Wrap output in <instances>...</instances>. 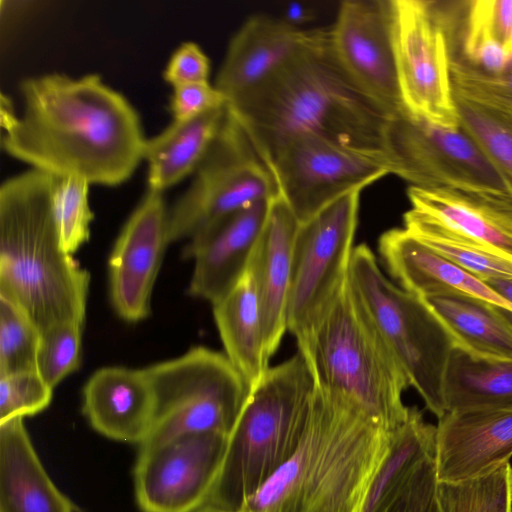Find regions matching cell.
<instances>
[{
    "label": "cell",
    "mask_w": 512,
    "mask_h": 512,
    "mask_svg": "<svg viewBox=\"0 0 512 512\" xmlns=\"http://www.w3.org/2000/svg\"><path fill=\"white\" fill-rule=\"evenodd\" d=\"M422 299L454 347L475 357L512 360V324L499 308L458 294Z\"/></svg>",
    "instance_id": "obj_27"
},
{
    "label": "cell",
    "mask_w": 512,
    "mask_h": 512,
    "mask_svg": "<svg viewBox=\"0 0 512 512\" xmlns=\"http://www.w3.org/2000/svg\"><path fill=\"white\" fill-rule=\"evenodd\" d=\"M56 177L30 168L0 186V296L41 332L84 325L90 276L61 248L52 211Z\"/></svg>",
    "instance_id": "obj_4"
},
{
    "label": "cell",
    "mask_w": 512,
    "mask_h": 512,
    "mask_svg": "<svg viewBox=\"0 0 512 512\" xmlns=\"http://www.w3.org/2000/svg\"><path fill=\"white\" fill-rule=\"evenodd\" d=\"M89 187L77 178H56L53 188L52 211L60 245L71 255L90 237Z\"/></svg>",
    "instance_id": "obj_34"
},
{
    "label": "cell",
    "mask_w": 512,
    "mask_h": 512,
    "mask_svg": "<svg viewBox=\"0 0 512 512\" xmlns=\"http://www.w3.org/2000/svg\"><path fill=\"white\" fill-rule=\"evenodd\" d=\"M144 371L154 393L155 413L140 448L194 433L229 437L251 393L225 353L203 346Z\"/></svg>",
    "instance_id": "obj_7"
},
{
    "label": "cell",
    "mask_w": 512,
    "mask_h": 512,
    "mask_svg": "<svg viewBox=\"0 0 512 512\" xmlns=\"http://www.w3.org/2000/svg\"><path fill=\"white\" fill-rule=\"evenodd\" d=\"M484 282L512 303V279H488Z\"/></svg>",
    "instance_id": "obj_43"
},
{
    "label": "cell",
    "mask_w": 512,
    "mask_h": 512,
    "mask_svg": "<svg viewBox=\"0 0 512 512\" xmlns=\"http://www.w3.org/2000/svg\"><path fill=\"white\" fill-rule=\"evenodd\" d=\"M451 80L454 92L463 97L512 108V65L500 73H488L452 57Z\"/></svg>",
    "instance_id": "obj_37"
},
{
    "label": "cell",
    "mask_w": 512,
    "mask_h": 512,
    "mask_svg": "<svg viewBox=\"0 0 512 512\" xmlns=\"http://www.w3.org/2000/svg\"><path fill=\"white\" fill-rule=\"evenodd\" d=\"M299 221L280 196L271 202L267 219L250 260L256 283L269 361L287 330L295 237Z\"/></svg>",
    "instance_id": "obj_21"
},
{
    "label": "cell",
    "mask_w": 512,
    "mask_h": 512,
    "mask_svg": "<svg viewBox=\"0 0 512 512\" xmlns=\"http://www.w3.org/2000/svg\"><path fill=\"white\" fill-rule=\"evenodd\" d=\"M385 151L391 174L411 187L512 193L484 152L460 126L443 127L404 109L388 122Z\"/></svg>",
    "instance_id": "obj_10"
},
{
    "label": "cell",
    "mask_w": 512,
    "mask_h": 512,
    "mask_svg": "<svg viewBox=\"0 0 512 512\" xmlns=\"http://www.w3.org/2000/svg\"><path fill=\"white\" fill-rule=\"evenodd\" d=\"M19 92V114L2 96L1 146L30 168L116 186L143 160L146 137L138 112L100 75L32 76L21 81Z\"/></svg>",
    "instance_id": "obj_1"
},
{
    "label": "cell",
    "mask_w": 512,
    "mask_h": 512,
    "mask_svg": "<svg viewBox=\"0 0 512 512\" xmlns=\"http://www.w3.org/2000/svg\"><path fill=\"white\" fill-rule=\"evenodd\" d=\"M454 99L460 127L476 142L512 192V108L478 102L455 92Z\"/></svg>",
    "instance_id": "obj_31"
},
{
    "label": "cell",
    "mask_w": 512,
    "mask_h": 512,
    "mask_svg": "<svg viewBox=\"0 0 512 512\" xmlns=\"http://www.w3.org/2000/svg\"><path fill=\"white\" fill-rule=\"evenodd\" d=\"M52 393L53 388L37 371L0 376V423L43 411Z\"/></svg>",
    "instance_id": "obj_36"
},
{
    "label": "cell",
    "mask_w": 512,
    "mask_h": 512,
    "mask_svg": "<svg viewBox=\"0 0 512 512\" xmlns=\"http://www.w3.org/2000/svg\"><path fill=\"white\" fill-rule=\"evenodd\" d=\"M440 512H512V467L459 483H437Z\"/></svg>",
    "instance_id": "obj_32"
},
{
    "label": "cell",
    "mask_w": 512,
    "mask_h": 512,
    "mask_svg": "<svg viewBox=\"0 0 512 512\" xmlns=\"http://www.w3.org/2000/svg\"><path fill=\"white\" fill-rule=\"evenodd\" d=\"M314 17V12L311 8L298 2H292L286 7L282 19L298 28V25L310 22Z\"/></svg>",
    "instance_id": "obj_42"
},
{
    "label": "cell",
    "mask_w": 512,
    "mask_h": 512,
    "mask_svg": "<svg viewBox=\"0 0 512 512\" xmlns=\"http://www.w3.org/2000/svg\"><path fill=\"white\" fill-rule=\"evenodd\" d=\"M227 104L188 120H172L157 135L146 138L147 188L164 192L193 175L216 138Z\"/></svg>",
    "instance_id": "obj_25"
},
{
    "label": "cell",
    "mask_w": 512,
    "mask_h": 512,
    "mask_svg": "<svg viewBox=\"0 0 512 512\" xmlns=\"http://www.w3.org/2000/svg\"><path fill=\"white\" fill-rule=\"evenodd\" d=\"M82 327L80 323L63 322L42 332L37 369L52 388L80 365Z\"/></svg>",
    "instance_id": "obj_35"
},
{
    "label": "cell",
    "mask_w": 512,
    "mask_h": 512,
    "mask_svg": "<svg viewBox=\"0 0 512 512\" xmlns=\"http://www.w3.org/2000/svg\"><path fill=\"white\" fill-rule=\"evenodd\" d=\"M313 389L311 371L300 352L267 369L228 437L205 506L239 511L292 456L304 430Z\"/></svg>",
    "instance_id": "obj_6"
},
{
    "label": "cell",
    "mask_w": 512,
    "mask_h": 512,
    "mask_svg": "<svg viewBox=\"0 0 512 512\" xmlns=\"http://www.w3.org/2000/svg\"><path fill=\"white\" fill-rule=\"evenodd\" d=\"M391 432L314 385L292 456L244 503L243 512H361Z\"/></svg>",
    "instance_id": "obj_3"
},
{
    "label": "cell",
    "mask_w": 512,
    "mask_h": 512,
    "mask_svg": "<svg viewBox=\"0 0 512 512\" xmlns=\"http://www.w3.org/2000/svg\"><path fill=\"white\" fill-rule=\"evenodd\" d=\"M23 419L0 423V512H73L43 468Z\"/></svg>",
    "instance_id": "obj_24"
},
{
    "label": "cell",
    "mask_w": 512,
    "mask_h": 512,
    "mask_svg": "<svg viewBox=\"0 0 512 512\" xmlns=\"http://www.w3.org/2000/svg\"><path fill=\"white\" fill-rule=\"evenodd\" d=\"M349 280L427 408L444 415L443 378L453 342L423 299L395 285L371 249L353 248Z\"/></svg>",
    "instance_id": "obj_8"
},
{
    "label": "cell",
    "mask_w": 512,
    "mask_h": 512,
    "mask_svg": "<svg viewBox=\"0 0 512 512\" xmlns=\"http://www.w3.org/2000/svg\"><path fill=\"white\" fill-rule=\"evenodd\" d=\"M163 192L146 190L110 254L109 289L116 313L128 322L145 319L162 257L169 244Z\"/></svg>",
    "instance_id": "obj_16"
},
{
    "label": "cell",
    "mask_w": 512,
    "mask_h": 512,
    "mask_svg": "<svg viewBox=\"0 0 512 512\" xmlns=\"http://www.w3.org/2000/svg\"><path fill=\"white\" fill-rule=\"evenodd\" d=\"M83 413L102 435L140 445L155 413L154 393L144 369L107 366L95 371L83 388Z\"/></svg>",
    "instance_id": "obj_22"
},
{
    "label": "cell",
    "mask_w": 512,
    "mask_h": 512,
    "mask_svg": "<svg viewBox=\"0 0 512 512\" xmlns=\"http://www.w3.org/2000/svg\"><path fill=\"white\" fill-rule=\"evenodd\" d=\"M227 106L267 160L293 139L318 137L389 167L385 132L392 115L343 68L330 27L309 30L290 61Z\"/></svg>",
    "instance_id": "obj_2"
},
{
    "label": "cell",
    "mask_w": 512,
    "mask_h": 512,
    "mask_svg": "<svg viewBox=\"0 0 512 512\" xmlns=\"http://www.w3.org/2000/svg\"><path fill=\"white\" fill-rule=\"evenodd\" d=\"M169 110L173 120H188L227 104L223 94L210 82L172 87Z\"/></svg>",
    "instance_id": "obj_39"
},
{
    "label": "cell",
    "mask_w": 512,
    "mask_h": 512,
    "mask_svg": "<svg viewBox=\"0 0 512 512\" xmlns=\"http://www.w3.org/2000/svg\"><path fill=\"white\" fill-rule=\"evenodd\" d=\"M412 208L512 259V193L470 188H408Z\"/></svg>",
    "instance_id": "obj_23"
},
{
    "label": "cell",
    "mask_w": 512,
    "mask_h": 512,
    "mask_svg": "<svg viewBox=\"0 0 512 512\" xmlns=\"http://www.w3.org/2000/svg\"><path fill=\"white\" fill-rule=\"evenodd\" d=\"M436 426L417 407L391 432L390 444L368 488L361 512H374L426 458L435 454Z\"/></svg>",
    "instance_id": "obj_29"
},
{
    "label": "cell",
    "mask_w": 512,
    "mask_h": 512,
    "mask_svg": "<svg viewBox=\"0 0 512 512\" xmlns=\"http://www.w3.org/2000/svg\"><path fill=\"white\" fill-rule=\"evenodd\" d=\"M396 68L404 107L437 125L458 128L452 48L434 1L393 0Z\"/></svg>",
    "instance_id": "obj_12"
},
{
    "label": "cell",
    "mask_w": 512,
    "mask_h": 512,
    "mask_svg": "<svg viewBox=\"0 0 512 512\" xmlns=\"http://www.w3.org/2000/svg\"><path fill=\"white\" fill-rule=\"evenodd\" d=\"M42 332L14 302L0 296V376L37 371Z\"/></svg>",
    "instance_id": "obj_33"
},
{
    "label": "cell",
    "mask_w": 512,
    "mask_h": 512,
    "mask_svg": "<svg viewBox=\"0 0 512 512\" xmlns=\"http://www.w3.org/2000/svg\"><path fill=\"white\" fill-rule=\"evenodd\" d=\"M361 191L300 223L295 237L287 330L295 337L324 314L348 278Z\"/></svg>",
    "instance_id": "obj_11"
},
{
    "label": "cell",
    "mask_w": 512,
    "mask_h": 512,
    "mask_svg": "<svg viewBox=\"0 0 512 512\" xmlns=\"http://www.w3.org/2000/svg\"><path fill=\"white\" fill-rule=\"evenodd\" d=\"M314 385L392 432L408 416L409 379L353 289L349 275L321 318L296 337Z\"/></svg>",
    "instance_id": "obj_5"
},
{
    "label": "cell",
    "mask_w": 512,
    "mask_h": 512,
    "mask_svg": "<svg viewBox=\"0 0 512 512\" xmlns=\"http://www.w3.org/2000/svg\"><path fill=\"white\" fill-rule=\"evenodd\" d=\"M228 443L219 433L183 435L140 448L134 469L143 512H196L205 506Z\"/></svg>",
    "instance_id": "obj_14"
},
{
    "label": "cell",
    "mask_w": 512,
    "mask_h": 512,
    "mask_svg": "<svg viewBox=\"0 0 512 512\" xmlns=\"http://www.w3.org/2000/svg\"><path fill=\"white\" fill-rule=\"evenodd\" d=\"M393 0H345L330 26L333 51L351 78L392 116L405 109L397 75Z\"/></svg>",
    "instance_id": "obj_15"
},
{
    "label": "cell",
    "mask_w": 512,
    "mask_h": 512,
    "mask_svg": "<svg viewBox=\"0 0 512 512\" xmlns=\"http://www.w3.org/2000/svg\"><path fill=\"white\" fill-rule=\"evenodd\" d=\"M435 454L423 460L374 512H440Z\"/></svg>",
    "instance_id": "obj_38"
},
{
    "label": "cell",
    "mask_w": 512,
    "mask_h": 512,
    "mask_svg": "<svg viewBox=\"0 0 512 512\" xmlns=\"http://www.w3.org/2000/svg\"><path fill=\"white\" fill-rule=\"evenodd\" d=\"M196 512H232V511H227V510L219 509V508L212 507V506H203ZM237 512H243V511H237Z\"/></svg>",
    "instance_id": "obj_44"
},
{
    "label": "cell",
    "mask_w": 512,
    "mask_h": 512,
    "mask_svg": "<svg viewBox=\"0 0 512 512\" xmlns=\"http://www.w3.org/2000/svg\"><path fill=\"white\" fill-rule=\"evenodd\" d=\"M209 75L210 60L202 48L192 41L181 43L163 70V79L172 87L209 82Z\"/></svg>",
    "instance_id": "obj_40"
},
{
    "label": "cell",
    "mask_w": 512,
    "mask_h": 512,
    "mask_svg": "<svg viewBox=\"0 0 512 512\" xmlns=\"http://www.w3.org/2000/svg\"><path fill=\"white\" fill-rule=\"evenodd\" d=\"M512 457V410L445 412L435 437L438 482L459 483L491 473Z\"/></svg>",
    "instance_id": "obj_17"
},
{
    "label": "cell",
    "mask_w": 512,
    "mask_h": 512,
    "mask_svg": "<svg viewBox=\"0 0 512 512\" xmlns=\"http://www.w3.org/2000/svg\"><path fill=\"white\" fill-rule=\"evenodd\" d=\"M442 389L445 412L512 410V360L475 357L453 347Z\"/></svg>",
    "instance_id": "obj_28"
},
{
    "label": "cell",
    "mask_w": 512,
    "mask_h": 512,
    "mask_svg": "<svg viewBox=\"0 0 512 512\" xmlns=\"http://www.w3.org/2000/svg\"><path fill=\"white\" fill-rule=\"evenodd\" d=\"M378 249L390 275L408 292L421 298L464 295L512 314V303L478 277L436 254L405 228L383 233Z\"/></svg>",
    "instance_id": "obj_19"
},
{
    "label": "cell",
    "mask_w": 512,
    "mask_h": 512,
    "mask_svg": "<svg viewBox=\"0 0 512 512\" xmlns=\"http://www.w3.org/2000/svg\"><path fill=\"white\" fill-rule=\"evenodd\" d=\"M213 305L214 320L225 355L252 390L269 368L264 351L262 313L253 271Z\"/></svg>",
    "instance_id": "obj_26"
},
{
    "label": "cell",
    "mask_w": 512,
    "mask_h": 512,
    "mask_svg": "<svg viewBox=\"0 0 512 512\" xmlns=\"http://www.w3.org/2000/svg\"><path fill=\"white\" fill-rule=\"evenodd\" d=\"M404 224L413 237L436 254L482 281L512 279V259L494 253L433 217L411 208L404 215Z\"/></svg>",
    "instance_id": "obj_30"
},
{
    "label": "cell",
    "mask_w": 512,
    "mask_h": 512,
    "mask_svg": "<svg viewBox=\"0 0 512 512\" xmlns=\"http://www.w3.org/2000/svg\"><path fill=\"white\" fill-rule=\"evenodd\" d=\"M280 196L272 166L227 106L222 126L191 183L168 208L169 244L189 241L254 203Z\"/></svg>",
    "instance_id": "obj_9"
},
{
    "label": "cell",
    "mask_w": 512,
    "mask_h": 512,
    "mask_svg": "<svg viewBox=\"0 0 512 512\" xmlns=\"http://www.w3.org/2000/svg\"><path fill=\"white\" fill-rule=\"evenodd\" d=\"M268 162L282 199L299 223L391 174L386 163L318 137L293 139L276 149Z\"/></svg>",
    "instance_id": "obj_13"
},
{
    "label": "cell",
    "mask_w": 512,
    "mask_h": 512,
    "mask_svg": "<svg viewBox=\"0 0 512 512\" xmlns=\"http://www.w3.org/2000/svg\"><path fill=\"white\" fill-rule=\"evenodd\" d=\"M467 8L512 55V0L467 1Z\"/></svg>",
    "instance_id": "obj_41"
},
{
    "label": "cell",
    "mask_w": 512,
    "mask_h": 512,
    "mask_svg": "<svg viewBox=\"0 0 512 512\" xmlns=\"http://www.w3.org/2000/svg\"><path fill=\"white\" fill-rule=\"evenodd\" d=\"M309 30L282 18L254 15L232 37L214 86L227 102L258 86L290 61L304 46Z\"/></svg>",
    "instance_id": "obj_20"
},
{
    "label": "cell",
    "mask_w": 512,
    "mask_h": 512,
    "mask_svg": "<svg viewBox=\"0 0 512 512\" xmlns=\"http://www.w3.org/2000/svg\"><path fill=\"white\" fill-rule=\"evenodd\" d=\"M271 202L254 203L187 242L182 256L194 260L191 296L214 304L237 284L249 266Z\"/></svg>",
    "instance_id": "obj_18"
}]
</instances>
